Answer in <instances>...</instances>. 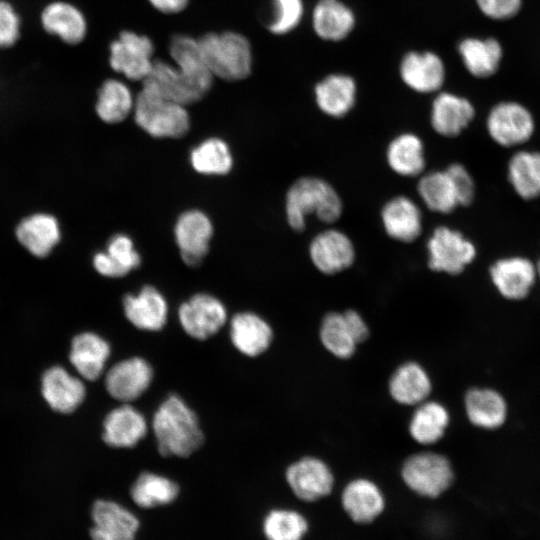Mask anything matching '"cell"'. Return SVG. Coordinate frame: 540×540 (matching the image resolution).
Wrapping results in <instances>:
<instances>
[{"instance_id": "d590c367", "label": "cell", "mask_w": 540, "mask_h": 540, "mask_svg": "<svg viewBox=\"0 0 540 540\" xmlns=\"http://www.w3.org/2000/svg\"><path fill=\"white\" fill-rule=\"evenodd\" d=\"M450 420V413L442 403L426 400L414 411L409 433L417 443L432 445L444 437Z\"/></svg>"}, {"instance_id": "60d3db41", "label": "cell", "mask_w": 540, "mask_h": 540, "mask_svg": "<svg viewBox=\"0 0 540 540\" xmlns=\"http://www.w3.org/2000/svg\"><path fill=\"white\" fill-rule=\"evenodd\" d=\"M319 336L325 349L339 359L350 358L358 345L343 312L327 313L322 320Z\"/></svg>"}, {"instance_id": "f546056e", "label": "cell", "mask_w": 540, "mask_h": 540, "mask_svg": "<svg viewBox=\"0 0 540 540\" xmlns=\"http://www.w3.org/2000/svg\"><path fill=\"white\" fill-rule=\"evenodd\" d=\"M110 352L109 343L101 336L83 332L72 339L69 360L82 378L94 381L102 375Z\"/></svg>"}, {"instance_id": "ac0fdd59", "label": "cell", "mask_w": 540, "mask_h": 540, "mask_svg": "<svg viewBox=\"0 0 540 540\" xmlns=\"http://www.w3.org/2000/svg\"><path fill=\"white\" fill-rule=\"evenodd\" d=\"M153 370L140 357H133L113 365L105 376L107 392L116 400L129 403L140 397L150 386Z\"/></svg>"}, {"instance_id": "ffe728a7", "label": "cell", "mask_w": 540, "mask_h": 540, "mask_svg": "<svg viewBox=\"0 0 540 540\" xmlns=\"http://www.w3.org/2000/svg\"><path fill=\"white\" fill-rule=\"evenodd\" d=\"M41 394L52 410L69 414L84 401L86 388L80 378L64 367L52 366L41 377Z\"/></svg>"}, {"instance_id": "484cf974", "label": "cell", "mask_w": 540, "mask_h": 540, "mask_svg": "<svg viewBox=\"0 0 540 540\" xmlns=\"http://www.w3.org/2000/svg\"><path fill=\"white\" fill-rule=\"evenodd\" d=\"M123 307L129 322L141 330H161L167 321V303L153 286H144L136 295H126Z\"/></svg>"}, {"instance_id": "f1b7e54d", "label": "cell", "mask_w": 540, "mask_h": 540, "mask_svg": "<svg viewBox=\"0 0 540 540\" xmlns=\"http://www.w3.org/2000/svg\"><path fill=\"white\" fill-rule=\"evenodd\" d=\"M506 176L513 192L522 200L540 198V151L519 148L511 154Z\"/></svg>"}, {"instance_id": "8992f818", "label": "cell", "mask_w": 540, "mask_h": 540, "mask_svg": "<svg viewBox=\"0 0 540 540\" xmlns=\"http://www.w3.org/2000/svg\"><path fill=\"white\" fill-rule=\"evenodd\" d=\"M430 270L458 276L474 263L478 248L474 241L458 229L440 225L433 229L427 243Z\"/></svg>"}, {"instance_id": "ab89813d", "label": "cell", "mask_w": 540, "mask_h": 540, "mask_svg": "<svg viewBox=\"0 0 540 540\" xmlns=\"http://www.w3.org/2000/svg\"><path fill=\"white\" fill-rule=\"evenodd\" d=\"M262 527L266 540H303L309 522L296 510L275 508L266 514Z\"/></svg>"}, {"instance_id": "d4e9b609", "label": "cell", "mask_w": 540, "mask_h": 540, "mask_svg": "<svg viewBox=\"0 0 540 540\" xmlns=\"http://www.w3.org/2000/svg\"><path fill=\"white\" fill-rule=\"evenodd\" d=\"M314 96L322 113L336 119L343 118L355 106L357 85L347 74H330L316 84Z\"/></svg>"}, {"instance_id": "4fadbf2b", "label": "cell", "mask_w": 540, "mask_h": 540, "mask_svg": "<svg viewBox=\"0 0 540 540\" xmlns=\"http://www.w3.org/2000/svg\"><path fill=\"white\" fill-rule=\"evenodd\" d=\"M285 478L293 494L304 502H315L328 496L334 486L329 466L312 456L291 463L285 471Z\"/></svg>"}, {"instance_id": "681fc988", "label": "cell", "mask_w": 540, "mask_h": 540, "mask_svg": "<svg viewBox=\"0 0 540 540\" xmlns=\"http://www.w3.org/2000/svg\"><path fill=\"white\" fill-rule=\"evenodd\" d=\"M535 262H536L538 280L540 281V256L538 257V259Z\"/></svg>"}, {"instance_id": "c3c4849f", "label": "cell", "mask_w": 540, "mask_h": 540, "mask_svg": "<svg viewBox=\"0 0 540 540\" xmlns=\"http://www.w3.org/2000/svg\"><path fill=\"white\" fill-rule=\"evenodd\" d=\"M158 11L165 14L179 13L186 8L189 0H148Z\"/></svg>"}, {"instance_id": "836d02e7", "label": "cell", "mask_w": 540, "mask_h": 540, "mask_svg": "<svg viewBox=\"0 0 540 540\" xmlns=\"http://www.w3.org/2000/svg\"><path fill=\"white\" fill-rule=\"evenodd\" d=\"M312 26L321 39L340 41L353 30L355 15L340 0H319L313 9Z\"/></svg>"}, {"instance_id": "ee69618b", "label": "cell", "mask_w": 540, "mask_h": 540, "mask_svg": "<svg viewBox=\"0 0 540 540\" xmlns=\"http://www.w3.org/2000/svg\"><path fill=\"white\" fill-rule=\"evenodd\" d=\"M22 19L16 7L8 0H0V49H10L20 40Z\"/></svg>"}, {"instance_id": "e575fe53", "label": "cell", "mask_w": 540, "mask_h": 540, "mask_svg": "<svg viewBox=\"0 0 540 540\" xmlns=\"http://www.w3.org/2000/svg\"><path fill=\"white\" fill-rule=\"evenodd\" d=\"M458 51L467 71L476 78H488L499 69L503 51L494 38H466Z\"/></svg>"}, {"instance_id": "7dc6e473", "label": "cell", "mask_w": 540, "mask_h": 540, "mask_svg": "<svg viewBox=\"0 0 540 540\" xmlns=\"http://www.w3.org/2000/svg\"><path fill=\"white\" fill-rule=\"evenodd\" d=\"M343 315L357 344L364 342L369 337V328L362 316L353 309L345 310Z\"/></svg>"}, {"instance_id": "5b68a950", "label": "cell", "mask_w": 540, "mask_h": 540, "mask_svg": "<svg viewBox=\"0 0 540 540\" xmlns=\"http://www.w3.org/2000/svg\"><path fill=\"white\" fill-rule=\"evenodd\" d=\"M137 125L155 138H180L190 127L186 106L142 87L134 103Z\"/></svg>"}, {"instance_id": "83f0119b", "label": "cell", "mask_w": 540, "mask_h": 540, "mask_svg": "<svg viewBox=\"0 0 540 540\" xmlns=\"http://www.w3.org/2000/svg\"><path fill=\"white\" fill-rule=\"evenodd\" d=\"M147 432L144 416L125 403L110 411L103 422V440L115 448L135 446Z\"/></svg>"}, {"instance_id": "7bdbcfd3", "label": "cell", "mask_w": 540, "mask_h": 540, "mask_svg": "<svg viewBox=\"0 0 540 540\" xmlns=\"http://www.w3.org/2000/svg\"><path fill=\"white\" fill-rule=\"evenodd\" d=\"M272 15L268 29L276 35L292 31L300 23L304 6L302 0H271Z\"/></svg>"}, {"instance_id": "44dd1931", "label": "cell", "mask_w": 540, "mask_h": 540, "mask_svg": "<svg viewBox=\"0 0 540 540\" xmlns=\"http://www.w3.org/2000/svg\"><path fill=\"white\" fill-rule=\"evenodd\" d=\"M400 76L406 86L418 93L438 92L445 82V66L430 51L409 52L400 63Z\"/></svg>"}, {"instance_id": "2e32d148", "label": "cell", "mask_w": 540, "mask_h": 540, "mask_svg": "<svg viewBox=\"0 0 540 540\" xmlns=\"http://www.w3.org/2000/svg\"><path fill=\"white\" fill-rule=\"evenodd\" d=\"M465 415L474 427L493 431L500 429L509 416V406L503 394L487 386H475L465 392Z\"/></svg>"}, {"instance_id": "52a82bcc", "label": "cell", "mask_w": 540, "mask_h": 540, "mask_svg": "<svg viewBox=\"0 0 540 540\" xmlns=\"http://www.w3.org/2000/svg\"><path fill=\"white\" fill-rule=\"evenodd\" d=\"M485 129L489 138L505 149L523 148L535 135L533 113L517 101H500L489 110Z\"/></svg>"}, {"instance_id": "1f68e13d", "label": "cell", "mask_w": 540, "mask_h": 540, "mask_svg": "<svg viewBox=\"0 0 540 540\" xmlns=\"http://www.w3.org/2000/svg\"><path fill=\"white\" fill-rule=\"evenodd\" d=\"M432 382L427 371L417 362L400 365L389 380V393L402 405H419L427 400Z\"/></svg>"}, {"instance_id": "9a60e30c", "label": "cell", "mask_w": 540, "mask_h": 540, "mask_svg": "<svg viewBox=\"0 0 540 540\" xmlns=\"http://www.w3.org/2000/svg\"><path fill=\"white\" fill-rule=\"evenodd\" d=\"M475 115V107L466 97L439 92L431 104L430 125L439 136L455 138L468 129Z\"/></svg>"}, {"instance_id": "7402d4cb", "label": "cell", "mask_w": 540, "mask_h": 540, "mask_svg": "<svg viewBox=\"0 0 540 540\" xmlns=\"http://www.w3.org/2000/svg\"><path fill=\"white\" fill-rule=\"evenodd\" d=\"M341 504L353 522L365 525L372 523L383 513L386 501L376 483L367 478H356L344 487Z\"/></svg>"}, {"instance_id": "d6a6232c", "label": "cell", "mask_w": 540, "mask_h": 540, "mask_svg": "<svg viewBox=\"0 0 540 540\" xmlns=\"http://www.w3.org/2000/svg\"><path fill=\"white\" fill-rule=\"evenodd\" d=\"M417 193L431 212L447 215L460 207L457 193L446 169L425 171L417 182Z\"/></svg>"}, {"instance_id": "30bf717a", "label": "cell", "mask_w": 540, "mask_h": 540, "mask_svg": "<svg viewBox=\"0 0 540 540\" xmlns=\"http://www.w3.org/2000/svg\"><path fill=\"white\" fill-rule=\"evenodd\" d=\"M18 246L29 256L46 259L62 239V230L55 215L46 211H32L22 215L13 227Z\"/></svg>"}, {"instance_id": "9c48e42d", "label": "cell", "mask_w": 540, "mask_h": 540, "mask_svg": "<svg viewBox=\"0 0 540 540\" xmlns=\"http://www.w3.org/2000/svg\"><path fill=\"white\" fill-rule=\"evenodd\" d=\"M490 282L505 300H525L537 281L536 262L519 254L506 255L494 260L488 269Z\"/></svg>"}, {"instance_id": "4dcf8cb0", "label": "cell", "mask_w": 540, "mask_h": 540, "mask_svg": "<svg viewBox=\"0 0 540 540\" xmlns=\"http://www.w3.org/2000/svg\"><path fill=\"white\" fill-rule=\"evenodd\" d=\"M230 337L235 348L249 357L264 353L273 339L271 326L259 315L241 312L230 323Z\"/></svg>"}, {"instance_id": "b9f144b4", "label": "cell", "mask_w": 540, "mask_h": 540, "mask_svg": "<svg viewBox=\"0 0 540 540\" xmlns=\"http://www.w3.org/2000/svg\"><path fill=\"white\" fill-rule=\"evenodd\" d=\"M192 167L201 174L225 175L233 166L229 146L219 138L202 142L191 152Z\"/></svg>"}, {"instance_id": "e0dca14e", "label": "cell", "mask_w": 540, "mask_h": 540, "mask_svg": "<svg viewBox=\"0 0 540 540\" xmlns=\"http://www.w3.org/2000/svg\"><path fill=\"white\" fill-rule=\"evenodd\" d=\"M380 219L387 236L401 243H412L423 232L421 208L405 195L388 199L381 208Z\"/></svg>"}, {"instance_id": "3957f363", "label": "cell", "mask_w": 540, "mask_h": 540, "mask_svg": "<svg viewBox=\"0 0 540 540\" xmlns=\"http://www.w3.org/2000/svg\"><path fill=\"white\" fill-rule=\"evenodd\" d=\"M152 428L163 456L188 457L204 441L197 415L177 395L167 397L156 410Z\"/></svg>"}, {"instance_id": "f6af8a7d", "label": "cell", "mask_w": 540, "mask_h": 540, "mask_svg": "<svg viewBox=\"0 0 540 540\" xmlns=\"http://www.w3.org/2000/svg\"><path fill=\"white\" fill-rule=\"evenodd\" d=\"M454 184L460 207H469L476 199V182L470 170L460 162H452L446 168Z\"/></svg>"}, {"instance_id": "d6986e66", "label": "cell", "mask_w": 540, "mask_h": 540, "mask_svg": "<svg viewBox=\"0 0 540 540\" xmlns=\"http://www.w3.org/2000/svg\"><path fill=\"white\" fill-rule=\"evenodd\" d=\"M174 232L183 261L189 266L199 265L209 250L213 235L208 216L199 210L186 211L179 216Z\"/></svg>"}, {"instance_id": "bcb514c9", "label": "cell", "mask_w": 540, "mask_h": 540, "mask_svg": "<svg viewBox=\"0 0 540 540\" xmlns=\"http://www.w3.org/2000/svg\"><path fill=\"white\" fill-rule=\"evenodd\" d=\"M476 3L485 16L495 20H505L518 13L522 0H476Z\"/></svg>"}, {"instance_id": "7c38bea8", "label": "cell", "mask_w": 540, "mask_h": 540, "mask_svg": "<svg viewBox=\"0 0 540 540\" xmlns=\"http://www.w3.org/2000/svg\"><path fill=\"white\" fill-rule=\"evenodd\" d=\"M308 255L319 272L335 275L354 264L356 248L348 234L331 227L320 231L311 239Z\"/></svg>"}, {"instance_id": "ba28073f", "label": "cell", "mask_w": 540, "mask_h": 540, "mask_svg": "<svg viewBox=\"0 0 540 540\" xmlns=\"http://www.w3.org/2000/svg\"><path fill=\"white\" fill-rule=\"evenodd\" d=\"M401 477L417 495L435 499L452 486L454 470L445 455L424 451L412 454L404 461Z\"/></svg>"}, {"instance_id": "f35d334b", "label": "cell", "mask_w": 540, "mask_h": 540, "mask_svg": "<svg viewBox=\"0 0 540 540\" xmlns=\"http://www.w3.org/2000/svg\"><path fill=\"white\" fill-rule=\"evenodd\" d=\"M179 487L170 479L144 472L139 475L131 488V497L140 507L152 508L171 503L178 495Z\"/></svg>"}, {"instance_id": "277c9868", "label": "cell", "mask_w": 540, "mask_h": 540, "mask_svg": "<svg viewBox=\"0 0 540 540\" xmlns=\"http://www.w3.org/2000/svg\"><path fill=\"white\" fill-rule=\"evenodd\" d=\"M202 59L214 77L225 81H240L252 70V49L240 33H206L197 39Z\"/></svg>"}, {"instance_id": "5bb4252c", "label": "cell", "mask_w": 540, "mask_h": 540, "mask_svg": "<svg viewBox=\"0 0 540 540\" xmlns=\"http://www.w3.org/2000/svg\"><path fill=\"white\" fill-rule=\"evenodd\" d=\"M178 316L183 330L197 340L213 336L227 320L224 305L206 293L196 294L184 302L179 308Z\"/></svg>"}, {"instance_id": "cb8c5ba5", "label": "cell", "mask_w": 540, "mask_h": 540, "mask_svg": "<svg viewBox=\"0 0 540 540\" xmlns=\"http://www.w3.org/2000/svg\"><path fill=\"white\" fill-rule=\"evenodd\" d=\"M43 30L64 43L76 45L85 39L87 22L83 13L73 4L57 0L46 4L40 12Z\"/></svg>"}, {"instance_id": "7a4b0ae2", "label": "cell", "mask_w": 540, "mask_h": 540, "mask_svg": "<svg viewBox=\"0 0 540 540\" xmlns=\"http://www.w3.org/2000/svg\"><path fill=\"white\" fill-rule=\"evenodd\" d=\"M343 201L338 191L327 180L318 176H302L287 189L284 201L288 226L302 232L307 217L313 215L325 224L338 221L343 213Z\"/></svg>"}, {"instance_id": "74e56055", "label": "cell", "mask_w": 540, "mask_h": 540, "mask_svg": "<svg viewBox=\"0 0 540 540\" xmlns=\"http://www.w3.org/2000/svg\"><path fill=\"white\" fill-rule=\"evenodd\" d=\"M135 100L129 88L116 79L106 80L100 87L96 102V113L108 123L124 121L134 109Z\"/></svg>"}, {"instance_id": "603a6c76", "label": "cell", "mask_w": 540, "mask_h": 540, "mask_svg": "<svg viewBox=\"0 0 540 540\" xmlns=\"http://www.w3.org/2000/svg\"><path fill=\"white\" fill-rule=\"evenodd\" d=\"M92 540H134L138 519L118 503L97 500L92 508Z\"/></svg>"}, {"instance_id": "8d00e7d4", "label": "cell", "mask_w": 540, "mask_h": 540, "mask_svg": "<svg viewBox=\"0 0 540 540\" xmlns=\"http://www.w3.org/2000/svg\"><path fill=\"white\" fill-rule=\"evenodd\" d=\"M140 261L132 240L126 235L119 234L109 241L106 252L94 256L93 265L99 274L119 278L136 269Z\"/></svg>"}, {"instance_id": "8fae6325", "label": "cell", "mask_w": 540, "mask_h": 540, "mask_svg": "<svg viewBox=\"0 0 540 540\" xmlns=\"http://www.w3.org/2000/svg\"><path fill=\"white\" fill-rule=\"evenodd\" d=\"M154 45L145 35L122 31L110 44L111 68L133 81H144L150 74L154 61Z\"/></svg>"}, {"instance_id": "4316f807", "label": "cell", "mask_w": 540, "mask_h": 540, "mask_svg": "<svg viewBox=\"0 0 540 540\" xmlns=\"http://www.w3.org/2000/svg\"><path fill=\"white\" fill-rule=\"evenodd\" d=\"M386 162L401 177H420L426 171L425 145L414 132H402L387 145Z\"/></svg>"}, {"instance_id": "6da1fadb", "label": "cell", "mask_w": 540, "mask_h": 540, "mask_svg": "<svg viewBox=\"0 0 540 540\" xmlns=\"http://www.w3.org/2000/svg\"><path fill=\"white\" fill-rule=\"evenodd\" d=\"M169 53L175 65L155 60L142 87L184 106L198 102L211 89L214 76L202 59L197 39L175 35Z\"/></svg>"}]
</instances>
